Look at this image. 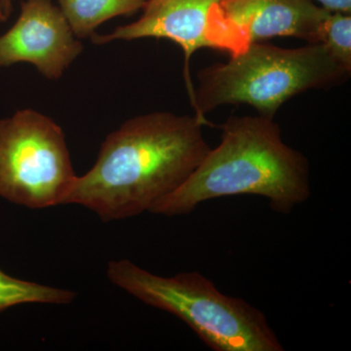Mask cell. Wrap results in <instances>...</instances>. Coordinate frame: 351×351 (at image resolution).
<instances>
[{
  "instance_id": "cell-10",
  "label": "cell",
  "mask_w": 351,
  "mask_h": 351,
  "mask_svg": "<svg viewBox=\"0 0 351 351\" xmlns=\"http://www.w3.org/2000/svg\"><path fill=\"white\" fill-rule=\"evenodd\" d=\"M75 297L73 291L22 280L0 269V313L20 304H71Z\"/></svg>"
},
{
  "instance_id": "cell-7",
  "label": "cell",
  "mask_w": 351,
  "mask_h": 351,
  "mask_svg": "<svg viewBox=\"0 0 351 351\" xmlns=\"http://www.w3.org/2000/svg\"><path fill=\"white\" fill-rule=\"evenodd\" d=\"M82 51L52 0H25L15 24L0 36V68L31 64L44 77L58 80Z\"/></svg>"
},
{
  "instance_id": "cell-2",
  "label": "cell",
  "mask_w": 351,
  "mask_h": 351,
  "mask_svg": "<svg viewBox=\"0 0 351 351\" xmlns=\"http://www.w3.org/2000/svg\"><path fill=\"white\" fill-rule=\"evenodd\" d=\"M221 129L219 144L149 213L184 216L206 201L257 195L269 201L277 213L288 215L311 198L308 159L284 142L274 119L230 117Z\"/></svg>"
},
{
  "instance_id": "cell-5",
  "label": "cell",
  "mask_w": 351,
  "mask_h": 351,
  "mask_svg": "<svg viewBox=\"0 0 351 351\" xmlns=\"http://www.w3.org/2000/svg\"><path fill=\"white\" fill-rule=\"evenodd\" d=\"M76 177L54 120L34 110L0 120V197L29 209L64 205Z\"/></svg>"
},
{
  "instance_id": "cell-11",
  "label": "cell",
  "mask_w": 351,
  "mask_h": 351,
  "mask_svg": "<svg viewBox=\"0 0 351 351\" xmlns=\"http://www.w3.org/2000/svg\"><path fill=\"white\" fill-rule=\"evenodd\" d=\"M319 43L323 44L332 57L350 73V13H330L321 27Z\"/></svg>"
},
{
  "instance_id": "cell-8",
  "label": "cell",
  "mask_w": 351,
  "mask_h": 351,
  "mask_svg": "<svg viewBox=\"0 0 351 351\" xmlns=\"http://www.w3.org/2000/svg\"><path fill=\"white\" fill-rule=\"evenodd\" d=\"M221 14L248 45L274 36L319 43L330 11L313 0H219Z\"/></svg>"
},
{
  "instance_id": "cell-4",
  "label": "cell",
  "mask_w": 351,
  "mask_h": 351,
  "mask_svg": "<svg viewBox=\"0 0 351 351\" xmlns=\"http://www.w3.org/2000/svg\"><path fill=\"white\" fill-rule=\"evenodd\" d=\"M108 279L141 302L181 319L214 351H283L267 316L241 298L223 294L206 276H160L129 260L112 261Z\"/></svg>"
},
{
  "instance_id": "cell-3",
  "label": "cell",
  "mask_w": 351,
  "mask_h": 351,
  "mask_svg": "<svg viewBox=\"0 0 351 351\" xmlns=\"http://www.w3.org/2000/svg\"><path fill=\"white\" fill-rule=\"evenodd\" d=\"M350 75L323 44L282 48L249 43L226 63H216L197 73L191 106L196 117L225 105H249L258 115L274 119L293 97L311 89L339 84Z\"/></svg>"
},
{
  "instance_id": "cell-12",
  "label": "cell",
  "mask_w": 351,
  "mask_h": 351,
  "mask_svg": "<svg viewBox=\"0 0 351 351\" xmlns=\"http://www.w3.org/2000/svg\"><path fill=\"white\" fill-rule=\"evenodd\" d=\"M330 12L351 13V0H313Z\"/></svg>"
},
{
  "instance_id": "cell-1",
  "label": "cell",
  "mask_w": 351,
  "mask_h": 351,
  "mask_svg": "<svg viewBox=\"0 0 351 351\" xmlns=\"http://www.w3.org/2000/svg\"><path fill=\"white\" fill-rule=\"evenodd\" d=\"M205 124L195 114L168 112L127 120L104 141L93 167L76 177L64 205L87 208L106 223L151 212L211 149Z\"/></svg>"
},
{
  "instance_id": "cell-6",
  "label": "cell",
  "mask_w": 351,
  "mask_h": 351,
  "mask_svg": "<svg viewBox=\"0 0 351 351\" xmlns=\"http://www.w3.org/2000/svg\"><path fill=\"white\" fill-rule=\"evenodd\" d=\"M166 38L181 46L184 53V75L189 97L193 85L189 66L195 51L203 47L239 50L234 34L219 8V0H147L140 18L121 25L110 34H95L92 43L103 45L112 41Z\"/></svg>"
},
{
  "instance_id": "cell-9",
  "label": "cell",
  "mask_w": 351,
  "mask_h": 351,
  "mask_svg": "<svg viewBox=\"0 0 351 351\" xmlns=\"http://www.w3.org/2000/svg\"><path fill=\"white\" fill-rule=\"evenodd\" d=\"M62 13L78 39L91 38L107 21L143 10L147 0H58Z\"/></svg>"
},
{
  "instance_id": "cell-13",
  "label": "cell",
  "mask_w": 351,
  "mask_h": 351,
  "mask_svg": "<svg viewBox=\"0 0 351 351\" xmlns=\"http://www.w3.org/2000/svg\"><path fill=\"white\" fill-rule=\"evenodd\" d=\"M14 0H0V22H5L13 11Z\"/></svg>"
}]
</instances>
